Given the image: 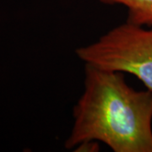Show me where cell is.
<instances>
[{
	"label": "cell",
	"instance_id": "1",
	"mask_svg": "<svg viewBox=\"0 0 152 152\" xmlns=\"http://www.w3.org/2000/svg\"><path fill=\"white\" fill-rule=\"evenodd\" d=\"M67 150L102 142L114 152H152V91H136L124 73L86 64Z\"/></svg>",
	"mask_w": 152,
	"mask_h": 152
},
{
	"label": "cell",
	"instance_id": "2",
	"mask_svg": "<svg viewBox=\"0 0 152 152\" xmlns=\"http://www.w3.org/2000/svg\"><path fill=\"white\" fill-rule=\"evenodd\" d=\"M75 53L86 64L135 76L152 91V27L125 21Z\"/></svg>",
	"mask_w": 152,
	"mask_h": 152
},
{
	"label": "cell",
	"instance_id": "3",
	"mask_svg": "<svg viewBox=\"0 0 152 152\" xmlns=\"http://www.w3.org/2000/svg\"><path fill=\"white\" fill-rule=\"evenodd\" d=\"M106 4L122 5L127 10L126 22L152 27V0H99Z\"/></svg>",
	"mask_w": 152,
	"mask_h": 152
},
{
	"label": "cell",
	"instance_id": "4",
	"mask_svg": "<svg viewBox=\"0 0 152 152\" xmlns=\"http://www.w3.org/2000/svg\"><path fill=\"white\" fill-rule=\"evenodd\" d=\"M75 151H99V142L87 141L80 144L75 148Z\"/></svg>",
	"mask_w": 152,
	"mask_h": 152
}]
</instances>
